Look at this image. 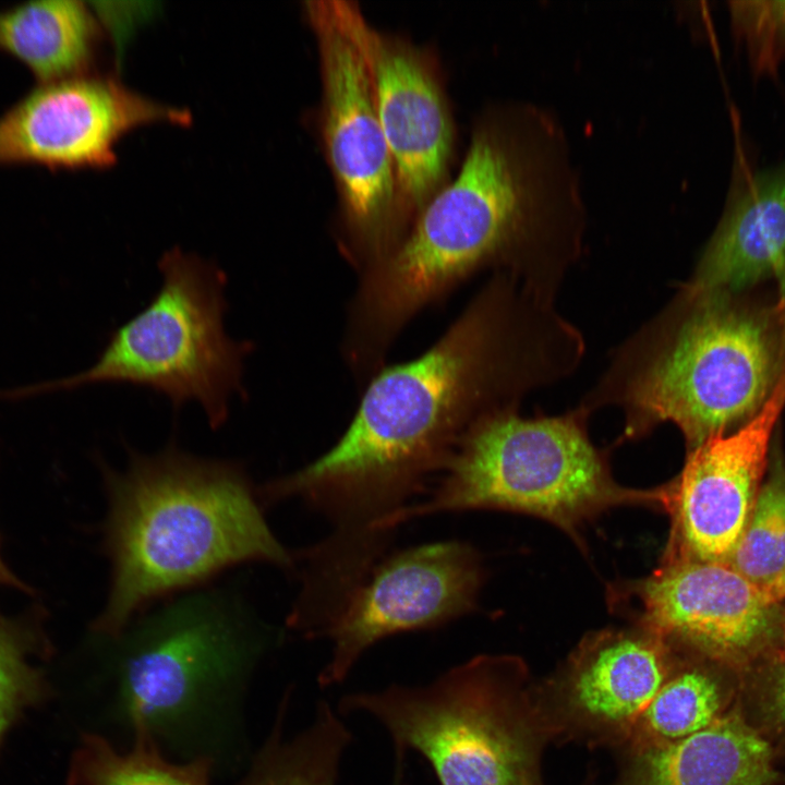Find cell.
Instances as JSON below:
<instances>
[{
  "label": "cell",
  "mask_w": 785,
  "mask_h": 785,
  "mask_svg": "<svg viewBox=\"0 0 785 785\" xmlns=\"http://www.w3.org/2000/svg\"><path fill=\"white\" fill-rule=\"evenodd\" d=\"M509 342L505 295L490 286L422 354L377 371L339 440L273 480V497H299L324 512L342 547L373 545L377 527L445 470L480 420L502 410Z\"/></svg>",
  "instance_id": "obj_1"
},
{
  "label": "cell",
  "mask_w": 785,
  "mask_h": 785,
  "mask_svg": "<svg viewBox=\"0 0 785 785\" xmlns=\"http://www.w3.org/2000/svg\"><path fill=\"white\" fill-rule=\"evenodd\" d=\"M564 135L531 105L487 108L456 176L424 206L399 246L360 275L343 352L370 373L406 325L483 267L507 257L544 221L577 214Z\"/></svg>",
  "instance_id": "obj_2"
},
{
  "label": "cell",
  "mask_w": 785,
  "mask_h": 785,
  "mask_svg": "<svg viewBox=\"0 0 785 785\" xmlns=\"http://www.w3.org/2000/svg\"><path fill=\"white\" fill-rule=\"evenodd\" d=\"M101 472L112 572L107 603L92 626L96 633L119 638L147 602L224 568L254 560L291 565L234 462L171 444L154 455L131 452L123 471L101 462Z\"/></svg>",
  "instance_id": "obj_3"
},
{
  "label": "cell",
  "mask_w": 785,
  "mask_h": 785,
  "mask_svg": "<svg viewBox=\"0 0 785 785\" xmlns=\"http://www.w3.org/2000/svg\"><path fill=\"white\" fill-rule=\"evenodd\" d=\"M427 502L403 507L379 524L386 534L423 515L498 509L542 518L583 548L580 529L618 506L666 511L667 484L619 485L583 428L570 418L527 420L507 410L480 420L462 438Z\"/></svg>",
  "instance_id": "obj_4"
},
{
  "label": "cell",
  "mask_w": 785,
  "mask_h": 785,
  "mask_svg": "<svg viewBox=\"0 0 785 785\" xmlns=\"http://www.w3.org/2000/svg\"><path fill=\"white\" fill-rule=\"evenodd\" d=\"M161 285L148 304L111 333L96 362L65 377L1 388L19 401L94 384H130L164 395L173 407L197 402L213 428L228 419L230 401L245 396L250 341L225 330L227 276L216 264L178 247L158 262Z\"/></svg>",
  "instance_id": "obj_5"
},
{
  "label": "cell",
  "mask_w": 785,
  "mask_h": 785,
  "mask_svg": "<svg viewBox=\"0 0 785 785\" xmlns=\"http://www.w3.org/2000/svg\"><path fill=\"white\" fill-rule=\"evenodd\" d=\"M523 672L516 657L480 655L424 686L347 695L339 711L373 716L396 751L430 762L440 785H540L541 734Z\"/></svg>",
  "instance_id": "obj_6"
},
{
  "label": "cell",
  "mask_w": 785,
  "mask_h": 785,
  "mask_svg": "<svg viewBox=\"0 0 785 785\" xmlns=\"http://www.w3.org/2000/svg\"><path fill=\"white\" fill-rule=\"evenodd\" d=\"M632 384L640 427L669 421L691 447L753 418L785 374V285L771 301L715 292Z\"/></svg>",
  "instance_id": "obj_7"
},
{
  "label": "cell",
  "mask_w": 785,
  "mask_h": 785,
  "mask_svg": "<svg viewBox=\"0 0 785 785\" xmlns=\"http://www.w3.org/2000/svg\"><path fill=\"white\" fill-rule=\"evenodd\" d=\"M358 8L343 0L304 3L318 50V123L338 195V242L361 275L385 261L410 226L402 212L370 69L357 36Z\"/></svg>",
  "instance_id": "obj_8"
},
{
  "label": "cell",
  "mask_w": 785,
  "mask_h": 785,
  "mask_svg": "<svg viewBox=\"0 0 785 785\" xmlns=\"http://www.w3.org/2000/svg\"><path fill=\"white\" fill-rule=\"evenodd\" d=\"M611 599L629 603L638 626L677 651L740 677L773 650V605L727 563L663 560L652 575L617 585Z\"/></svg>",
  "instance_id": "obj_9"
},
{
  "label": "cell",
  "mask_w": 785,
  "mask_h": 785,
  "mask_svg": "<svg viewBox=\"0 0 785 785\" xmlns=\"http://www.w3.org/2000/svg\"><path fill=\"white\" fill-rule=\"evenodd\" d=\"M484 578L478 551L459 541L409 548L375 566L322 633L333 649L319 685L343 681L363 652L383 638L472 612Z\"/></svg>",
  "instance_id": "obj_10"
},
{
  "label": "cell",
  "mask_w": 785,
  "mask_h": 785,
  "mask_svg": "<svg viewBox=\"0 0 785 785\" xmlns=\"http://www.w3.org/2000/svg\"><path fill=\"white\" fill-rule=\"evenodd\" d=\"M354 24L411 228L450 180L456 128L442 69L427 47L373 27L360 8Z\"/></svg>",
  "instance_id": "obj_11"
},
{
  "label": "cell",
  "mask_w": 785,
  "mask_h": 785,
  "mask_svg": "<svg viewBox=\"0 0 785 785\" xmlns=\"http://www.w3.org/2000/svg\"><path fill=\"white\" fill-rule=\"evenodd\" d=\"M157 121L184 124L190 116L108 78L39 83L0 116V165L106 167L125 132Z\"/></svg>",
  "instance_id": "obj_12"
},
{
  "label": "cell",
  "mask_w": 785,
  "mask_h": 785,
  "mask_svg": "<svg viewBox=\"0 0 785 785\" xmlns=\"http://www.w3.org/2000/svg\"><path fill=\"white\" fill-rule=\"evenodd\" d=\"M237 608L213 597L189 599L142 624L128 642L121 680L131 720L152 729L183 712L207 686L235 671L249 630Z\"/></svg>",
  "instance_id": "obj_13"
},
{
  "label": "cell",
  "mask_w": 785,
  "mask_h": 785,
  "mask_svg": "<svg viewBox=\"0 0 785 785\" xmlns=\"http://www.w3.org/2000/svg\"><path fill=\"white\" fill-rule=\"evenodd\" d=\"M784 407L785 374L748 422L692 447L678 478L667 483L672 530L663 560L728 559L761 491L770 440Z\"/></svg>",
  "instance_id": "obj_14"
},
{
  "label": "cell",
  "mask_w": 785,
  "mask_h": 785,
  "mask_svg": "<svg viewBox=\"0 0 785 785\" xmlns=\"http://www.w3.org/2000/svg\"><path fill=\"white\" fill-rule=\"evenodd\" d=\"M678 657L679 651L640 626L587 636L555 684L560 718L592 738H630Z\"/></svg>",
  "instance_id": "obj_15"
},
{
  "label": "cell",
  "mask_w": 785,
  "mask_h": 785,
  "mask_svg": "<svg viewBox=\"0 0 785 785\" xmlns=\"http://www.w3.org/2000/svg\"><path fill=\"white\" fill-rule=\"evenodd\" d=\"M785 283V161L752 170L738 157L723 216L689 285V297Z\"/></svg>",
  "instance_id": "obj_16"
},
{
  "label": "cell",
  "mask_w": 785,
  "mask_h": 785,
  "mask_svg": "<svg viewBox=\"0 0 785 785\" xmlns=\"http://www.w3.org/2000/svg\"><path fill=\"white\" fill-rule=\"evenodd\" d=\"M780 757L737 701L696 734L633 748L618 785H784Z\"/></svg>",
  "instance_id": "obj_17"
},
{
  "label": "cell",
  "mask_w": 785,
  "mask_h": 785,
  "mask_svg": "<svg viewBox=\"0 0 785 785\" xmlns=\"http://www.w3.org/2000/svg\"><path fill=\"white\" fill-rule=\"evenodd\" d=\"M95 38L93 16L81 1H29L0 11V50L39 83L76 76L92 58Z\"/></svg>",
  "instance_id": "obj_18"
},
{
  "label": "cell",
  "mask_w": 785,
  "mask_h": 785,
  "mask_svg": "<svg viewBox=\"0 0 785 785\" xmlns=\"http://www.w3.org/2000/svg\"><path fill=\"white\" fill-rule=\"evenodd\" d=\"M741 677L708 660L680 656L639 717L633 748L672 742L696 734L725 715L738 701Z\"/></svg>",
  "instance_id": "obj_19"
},
{
  "label": "cell",
  "mask_w": 785,
  "mask_h": 785,
  "mask_svg": "<svg viewBox=\"0 0 785 785\" xmlns=\"http://www.w3.org/2000/svg\"><path fill=\"white\" fill-rule=\"evenodd\" d=\"M132 725L134 741L126 751L99 735H83L71 759L69 785H210L209 757L173 763L164 757L144 721L134 720Z\"/></svg>",
  "instance_id": "obj_20"
},
{
  "label": "cell",
  "mask_w": 785,
  "mask_h": 785,
  "mask_svg": "<svg viewBox=\"0 0 785 785\" xmlns=\"http://www.w3.org/2000/svg\"><path fill=\"white\" fill-rule=\"evenodd\" d=\"M281 711L271 736L238 785H336L351 733L326 701L317 704L313 723L282 740Z\"/></svg>",
  "instance_id": "obj_21"
},
{
  "label": "cell",
  "mask_w": 785,
  "mask_h": 785,
  "mask_svg": "<svg viewBox=\"0 0 785 785\" xmlns=\"http://www.w3.org/2000/svg\"><path fill=\"white\" fill-rule=\"evenodd\" d=\"M771 605L785 599V482L774 479L757 498L725 561Z\"/></svg>",
  "instance_id": "obj_22"
},
{
  "label": "cell",
  "mask_w": 785,
  "mask_h": 785,
  "mask_svg": "<svg viewBox=\"0 0 785 785\" xmlns=\"http://www.w3.org/2000/svg\"><path fill=\"white\" fill-rule=\"evenodd\" d=\"M46 614L39 604L15 616L0 611V740L21 711L43 696V674L32 660L49 654Z\"/></svg>",
  "instance_id": "obj_23"
},
{
  "label": "cell",
  "mask_w": 785,
  "mask_h": 785,
  "mask_svg": "<svg viewBox=\"0 0 785 785\" xmlns=\"http://www.w3.org/2000/svg\"><path fill=\"white\" fill-rule=\"evenodd\" d=\"M735 37L756 75H774L785 59V1H729Z\"/></svg>",
  "instance_id": "obj_24"
},
{
  "label": "cell",
  "mask_w": 785,
  "mask_h": 785,
  "mask_svg": "<svg viewBox=\"0 0 785 785\" xmlns=\"http://www.w3.org/2000/svg\"><path fill=\"white\" fill-rule=\"evenodd\" d=\"M738 704L748 721L785 754V661L766 662L744 675Z\"/></svg>",
  "instance_id": "obj_25"
},
{
  "label": "cell",
  "mask_w": 785,
  "mask_h": 785,
  "mask_svg": "<svg viewBox=\"0 0 785 785\" xmlns=\"http://www.w3.org/2000/svg\"><path fill=\"white\" fill-rule=\"evenodd\" d=\"M1 541V540H0ZM0 587L17 589L26 594H33L34 590L23 582L8 567L1 555V542H0Z\"/></svg>",
  "instance_id": "obj_26"
},
{
  "label": "cell",
  "mask_w": 785,
  "mask_h": 785,
  "mask_svg": "<svg viewBox=\"0 0 785 785\" xmlns=\"http://www.w3.org/2000/svg\"><path fill=\"white\" fill-rule=\"evenodd\" d=\"M403 752L396 751V770L392 785H403Z\"/></svg>",
  "instance_id": "obj_27"
},
{
  "label": "cell",
  "mask_w": 785,
  "mask_h": 785,
  "mask_svg": "<svg viewBox=\"0 0 785 785\" xmlns=\"http://www.w3.org/2000/svg\"><path fill=\"white\" fill-rule=\"evenodd\" d=\"M783 645H784V649H783V653H784V654H783V661H785V631H784Z\"/></svg>",
  "instance_id": "obj_28"
}]
</instances>
